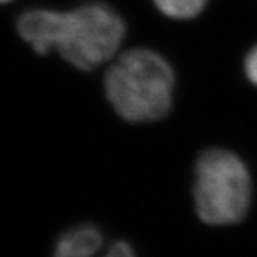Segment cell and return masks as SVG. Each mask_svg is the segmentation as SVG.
I'll return each mask as SVG.
<instances>
[{
	"instance_id": "6da1fadb",
	"label": "cell",
	"mask_w": 257,
	"mask_h": 257,
	"mask_svg": "<svg viewBox=\"0 0 257 257\" xmlns=\"http://www.w3.org/2000/svg\"><path fill=\"white\" fill-rule=\"evenodd\" d=\"M18 30L39 55L56 50L80 70H92L117 53L126 35L119 13L104 3H87L70 12L29 10Z\"/></svg>"
},
{
	"instance_id": "7a4b0ae2",
	"label": "cell",
	"mask_w": 257,
	"mask_h": 257,
	"mask_svg": "<svg viewBox=\"0 0 257 257\" xmlns=\"http://www.w3.org/2000/svg\"><path fill=\"white\" fill-rule=\"evenodd\" d=\"M104 89L113 109L123 119L153 121L165 117L172 107L175 74L156 52L133 49L109 67Z\"/></svg>"
},
{
	"instance_id": "3957f363",
	"label": "cell",
	"mask_w": 257,
	"mask_h": 257,
	"mask_svg": "<svg viewBox=\"0 0 257 257\" xmlns=\"http://www.w3.org/2000/svg\"><path fill=\"white\" fill-rule=\"evenodd\" d=\"M194 206L199 219L213 226L244 219L251 200V180L246 165L231 152L211 149L194 170Z\"/></svg>"
},
{
	"instance_id": "277c9868",
	"label": "cell",
	"mask_w": 257,
	"mask_h": 257,
	"mask_svg": "<svg viewBox=\"0 0 257 257\" xmlns=\"http://www.w3.org/2000/svg\"><path fill=\"white\" fill-rule=\"evenodd\" d=\"M103 244L100 230L92 224H82L60 237L53 257H136L133 247L123 240L111 243L104 251H101Z\"/></svg>"
},
{
	"instance_id": "5b68a950",
	"label": "cell",
	"mask_w": 257,
	"mask_h": 257,
	"mask_svg": "<svg viewBox=\"0 0 257 257\" xmlns=\"http://www.w3.org/2000/svg\"><path fill=\"white\" fill-rule=\"evenodd\" d=\"M155 3L169 18L190 19L202 12L207 0H155Z\"/></svg>"
},
{
	"instance_id": "8992f818",
	"label": "cell",
	"mask_w": 257,
	"mask_h": 257,
	"mask_svg": "<svg viewBox=\"0 0 257 257\" xmlns=\"http://www.w3.org/2000/svg\"><path fill=\"white\" fill-rule=\"evenodd\" d=\"M244 69H246L248 80L257 84V46L253 50H250V53L246 57Z\"/></svg>"
},
{
	"instance_id": "52a82bcc",
	"label": "cell",
	"mask_w": 257,
	"mask_h": 257,
	"mask_svg": "<svg viewBox=\"0 0 257 257\" xmlns=\"http://www.w3.org/2000/svg\"><path fill=\"white\" fill-rule=\"evenodd\" d=\"M8 2H10V0H0V3H8Z\"/></svg>"
}]
</instances>
